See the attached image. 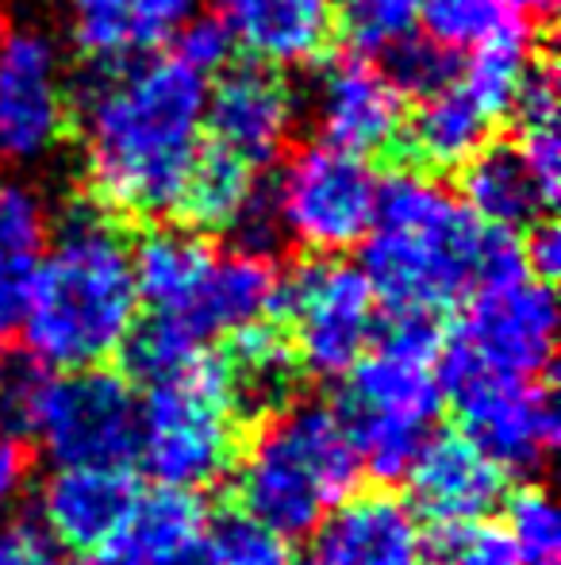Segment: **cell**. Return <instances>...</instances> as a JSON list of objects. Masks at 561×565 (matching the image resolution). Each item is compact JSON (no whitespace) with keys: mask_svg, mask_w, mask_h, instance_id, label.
<instances>
[{"mask_svg":"<svg viewBox=\"0 0 561 565\" xmlns=\"http://www.w3.org/2000/svg\"><path fill=\"white\" fill-rule=\"evenodd\" d=\"M554 4H558V0H524V8H527V12H539V15H550V12H554Z\"/></svg>","mask_w":561,"mask_h":565,"instance_id":"obj_42","label":"cell"},{"mask_svg":"<svg viewBox=\"0 0 561 565\" xmlns=\"http://www.w3.org/2000/svg\"><path fill=\"white\" fill-rule=\"evenodd\" d=\"M0 565H62V546L43 523H12L0 531Z\"/></svg>","mask_w":561,"mask_h":565,"instance_id":"obj_38","label":"cell"},{"mask_svg":"<svg viewBox=\"0 0 561 565\" xmlns=\"http://www.w3.org/2000/svg\"><path fill=\"white\" fill-rule=\"evenodd\" d=\"M208 85L177 58L97 62L77 93L82 162L93 193L116 212L165 216L201 158Z\"/></svg>","mask_w":561,"mask_h":565,"instance_id":"obj_1","label":"cell"},{"mask_svg":"<svg viewBox=\"0 0 561 565\" xmlns=\"http://www.w3.org/2000/svg\"><path fill=\"white\" fill-rule=\"evenodd\" d=\"M231 385L239 408H284V396L292 385V347L270 323H255V328L231 335Z\"/></svg>","mask_w":561,"mask_h":565,"instance_id":"obj_27","label":"cell"},{"mask_svg":"<svg viewBox=\"0 0 561 565\" xmlns=\"http://www.w3.org/2000/svg\"><path fill=\"white\" fill-rule=\"evenodd\" d=\"M77 565H131V562L123 558L116 546H105V551H97V554H85V558L77 562Z\"/></svg>","mask_w":561,"mask_h":565,"instance_id":"obj_41","label":"cell"},{"mask_svg":"<svg viewBox=\"0 0 561 565\" xmlns=\"http://www.w3.org/2000/svg\"><path fill=\"white\" fill-rule=\"evenodd\" d=\"M69 35L93 62H116L136 46V0H66Z\"/></svg>","mask_w":561,"mask_h":565,"instance_id":"obj_30","label":"cell"},{"mask_svg":"<svg viewBox=\"0 0 561 565\" xmlns=\"http://www.w3.org/2000/svg\"><path fill=\"white\" fill-rule=\"evenodd\" d=\"M204 551H208V565H292L284 539L266 531L247 512L219 515L216 523H208Z\"/></svg>","mask_w":561,"mask_h":565,"instance_id":"obj_32","label":"cell"},{"mask_svg":"<svg viewBox=\"0 0 561 565\" xmlns=\"http://www.w3.org/2000/svg\"><path fill=\"white\" fill-rule=\"evenodd\" d=\"M362 458L343 412L331 404L278 408L255 435L239 469V500L250 520L278 539H304L346 497H354Z\"/></svg>","mask_w":561,"mask_h":565,"instance_id":"obj_4","label":"cell"},{"mask_svg":"<svg viewBox=\"0 0 561 565\" xmlns=\"http://www.w3.org/2000/svg\"><path fill=\"white\" fill-rule=\"evenodd\" d=\"M69 124L62 54L46 31H12L0 51V162L46 158Z\"/></svg>","mask_w":561,"mask_h":565,"instance_id":"obj_12","label":"cell"},{"mask_svg":"<svg viewBox=\"0 0 561 565\" xmlns=\"http://www.w3.org/2000/svg\"><path fill=\"white\" fill-rule=\"evenodd\" d=\"M519 250H524V262H527V269H531V277H539V281H547V285L554 281V274L561 269V235L554 224H542L539 220Z\"/></svg>","mask_w":561,"mask_h":565,"instance_id":"obj_39","label":"cell"},{"mask_svg":"<svg viewBox=\"0 0 561 565\" xmlns=\"http://www.w3.org/2000/svg\"><path fill=\"white\" fill-rule=\"evenodd\" d=\"M524 0H420V23L434 46L457 51H481V46L508 43V39H531Z\"/></svg>","mask_w":561,"mask_h":565,"instance_id":"obj_26","label":"cell"},{"mask_svg":"<svg viewBox=\"0 0 561 565\" xmlns=\"http://www.w3.org/2000/svg\"><path fill=\"white\" fill-rule=\"evenodd\" d=\"M496 119L470 97L457 82L423 97L420 113L408 119V147L427 166H457L462 170L481 147Z\"/></svg>","mask_w":561,"mask_h":565,"instance_id":"obj_25","label":"cell"},{"mask_svg":"<svg viewBox=\"0 0 561 565\" xmlns=\"http://www.w3.org/2000/svg\"><path fill=\"white\" fill-rule=\"evenodd\" d=\"M343 31L362 58H385L420 31V0H346Z\"/></svg>","mask_w":561,"mask_h":565,"instance_id":"obj_31","label":"cell"},{"mask_svg":"<svg viewBox=\"0 0 561 565\" xmlns=\"http://www.w3.org/2000/svg\"><path fill=\"white\" fill-rule=\"evenodd\" d=\"M51 377L54 373L28 354L0 362V431H4V439L35 435V419L46 401Z\"/></svg>","mask_w":561,"mask_h":565,"instance_id":"obj_33","label":"cell"},{"mask_svg":"<svg viewBox=\"0 0 561 565\" xmlns=\"http://www.w3.org/2000/svg\"><path fill=\"white\" fill-rule=\"evenodd\" d=\"M500 531L516 565H561V515L542 484H524L504 500Z\"/></svg>","mask_w":561,"mask_h":565,"instance_id":"obj_29","label":"cell"},{"mask_svg":"<svg viewBox=\"0 0 561 565\" xmlns=\"http://www.w3.org/2000/svg\"><path fill=\"white\" fill-rule=\"evenodd\" d=\"M496 231L473 220L454 189L397 170L377 181L374 224L362 238V274L389 316H434L470 297Z\"/></svg>","mask_w":561,"mask_h":565,"instance_id":"obj_3","label":"cell"},{"mask_svg":"<svg viewBox=\"0 0 561 565\" xmlns=\"http://www.w3.org/2000/svg\"><path fill=\"white\" fill-rule=\"evenodd\" d=\"M462 204L473 212L477 224L488 231H519L535 227L550 209L547 193L539 189L535 173L519 158L516 147H481L462 166Z\"/></svg>","mask_w":561,"mask_h":565,"instance_id":"obj_22","label":"cell"},{"mask_svg":"<svg viewBox=\"0 0 561 565\" xmlns=\"http://www.w3.org/2000/svg\"><path fill=\"white\" fill-rule=\"evenodd\" d=\"M312 124L327 147L346 154H381L404 131V97L377 62L350 54L331 58L308 93Z\"/></svg>","mask_w":561,"mask_h":565,"instance_id":"obj_13","label":"cell"},{"mask_svg":"<svg viewBox=\"0 0 561 565\" xmlns=\"http://www.w3.org/2000/svg\"><path fill=\"white\" fill-rule=\"evenodd\" d=\"M201 0H136V46L173 39L196 15Z\"/></svg>","mask_w":561,"mask_h":565,"instance_id":"obj_37","label":"cell"},{"mask_svg":"<svg viewBox=\"0 0 561 565\" xmlns=\"http://www.w3.org/2000/svg\"><path fill=\"white\" fill-rule=\"evenodd\" d=\"M558 335V305L547 281L527 262L481 277L470 308L439 354V381L504 377L539 381L550 370Z\"/></svg>","mask_w":561,"mask_h":565,"instance_id":"obj_6","label":"cell"},{"mask_svg":"<svg viewBox=\"0 0 561 565\" xmlns=\"http://www.w3.org/2000/svg\"><path fill=\"white\" fill-rule=\"evenodd\" d=\"M504 477L465 435H439L423 443L404 481L412 512L439 531H454L485 523L504 504Z\"/></svg>","mask_w":561,"mask_h":565,"instance_id":"obj_16","label":"cell"},{"mask_svg":"<svg viewBox=\"0 0 561 565\" xmlns=\"http://www.w3.org/2000/svg\"><path fill=\"white\" fill-rule=\"evenodd\" d=\"M377 178L366 158L327 142L296 150L270 189L278 231L315 258H335L366 238L374 224Z\"/></svg>","mask_w":561,"mask_h":565,"instance_id":"obj_8","label":"cell"},{"mask_svg":"<svg viewBox=\"0 0 561 565\" xmlns=\"http://www.w3.org/2000/svg\"><path fill=\"white\" fill-rule=\"evenodd\" d=\"M35 439L58 466H123L136 458L139 396L116 370H74L51 377Z\"/></svg>","mask_w":561,"mask_h":565,"instance_id":"obj_10","label":"cell"},{"mask_svg":"<svg viewBox=\"0 0 561 565\" xmlns=\"http://www.w3.org/2000/svg\"><path fill=\"white\" fill-rule=\"evenodd\" d=\"M231 51H235V39H231V31H227L224 15L196 12L193 20L173 35V58L201 77L219 74V70L231 62Z\"/></svg>","mask_w":561,"mask_h":565,"instance_id":"obj_35","label":"cell"},{"mask_svg":"<svg viewBox=\"0 0 561 565\" xmlns=\"http://www.w3.org/2000/svg\"><path fill=\"white\" fill-rule=\"evenodd\" d=\"M224 23L258 66L315 62L335 31L331 0H224Z\"/></svg>","mask_w":561,"mask_h":565,"instance_id":"obj_20","label":"cell"},{"mask_svg":"<svg viewBox=\"0 0 561 565\" xmlns=\"http://www.w3.org/2000/svg\"><path fill=\"white\" fill-rule=\"evenodd\" d=\"M136 500L128 466H54L39 492V523L66 551L97 554L116 543Z\"/></svg>","mask_w":561,"mask_h":565,"instance_id":"obj_15","label":"cell"},{"mask_svg":"<svg viewBox=\"0 0 561 565\" xmlns=\"http://www.w3.org/2000/svg\"><path fill=\"white\" fill-rule=\"evenodd\" d=\"M281 305V274L273 269L270 254L231 250L216 254L208 274L201 277L193 300L177 316H158L170 320L181 335L196 347H208L212 339H231L255 323H270V312Z\"/></svg>","mask_w":561,"mask_h":565,"instance_id":"obj_17","label":"cell"},{"mask_svg":"<svg viewBox=\"0 0 561 565\" xmlns=\"http://www.w3.org/2000/svg\"><path fill=\"white\" fill-rule=\"evenodd\" d=\"M235 416L239 401L231 370L224 358L201 350L177 373L147 385V401H139L136 458L162 489L201 492L235 466Z\"/></svg>","mask_w":561,"mask_h":565,"instance_id":"obj_5","label":"cell"},{"mask_svg":"<svg viewBox=\"0 0 561 565\" xmlns=\"http://www.w3.org/2000/svg\"><path fill=\"white\" fill-rule=\"evenodd\" d=\"M46 243L51 212L43 193L12 173H0V342L20 335Z\"/></svg>","mask_w":561,"mask_h":565,"instance_id":"obj_21","label":"cell"},{"mask_svg":"<svg viewBox=\"0 0 561 565\" xmlns=\"http://www.w3.org/2000/svg\"><path fill=\"white\" fill-rule=\"evenodd\" d=\"M204 535H208V508L201 492L158 484L154 492H139L128 523L108 546H116L131 565H165L201 551Z\"/></svg>","mask_w":561,"mask_h":565,"instance_id":"obj_23","label":"cell"},{"mask_svg":"<svg viewBox=\"0 0 561 565\" xmlns=\"http://www.w3.org/2000/svg\"><path fill=\"white\" fill-rule=\"evenodd\" d=\"M292 320V347L315 377H346L377 335V297L350 262L312 258L281 281V305Z\"/></svg>","mask_w":561,"mask_h":565,"instance_id":"obj_9","label":"cell"},{"mask_svg":"<svg viewBox=\"0 0 561 565\" xmlns=\"http://www.w3.org/2000/svg\"><path fill=\"white\" fill-rule=\"evenodd\" d=\"M420 515L389 492L346 497L312 531V565H423Z\"/></svg>","mask_w":561,"mask_h":565,"instance_id":"obj_18","label":"cell"},{"mask_svg":"<svg viewBox=\"0 0 561 565\" xmlns=\"http://www.w3.org/2000/svg\"><path fill=\"white\" fill-rule=\"evenodd\" d=\"M212 250L196 231L185 227H154L131 246V269H136L139 300L154 308V316H177L193 300L201 277L208 274Z\"/></svg>","mask_w":561,"mask_h":565,"instance_id":"obj_24","label":"cell"},{"mask_svg":"<svg viewBox=\"0 0 561 565\" xmlns=\"http://www.w3.org/2000/svg\"><path fill=\"white\" fill-rule=\"evenodd\" d=\"M439 558L442 565H516L504 531L488 523L439 531Z\"/></svg>","mask_w":561,"mask_h":565,"instance_id":"obj_36","label":"cell"},{"mask_svg":"<svg viewBox=\"0 0 561 565\" xmlns=\"http://www.w3.org/2000/svg\"><path fill=\"white\" fill-rule=\"evenodd\" d=\"M139 323L131 243L108 212L66 209L35 269L20 335L46 370H97L123 350Z\"/></svg>","mask_w":561,"mask_h":565,"instance_id":"obj_2","label":"cell"},{"mask_svg":"<svg viewBox=\"0 0 561 565\" xmlns=\"http://www.w3.org/2000/svg\"><path fill=\"white\" fill-rule=\"evenodd\" d=\"M385 74H389V82L397 85L400 97H431V93L446 89L450 82H454L457 74V62L450 51H442V46H434L431 39H408V43L392 46L389 54H385Z\"/></svg>","mask_w":561,"mask_h":565,"instance_id":"obj_34","label":"cell"},{"mask_svg":"<svg viewBox=\"0 0 561 565\" xmlns=\"http://www.w3.org/2000/svg\"><path fill=\"white\" fill-rule=\"evenodd\" d=\"M177 212H185L196 227L235 235L239 250L270 254L273 238L281 235L270 209V189L258 185L250 166L219 147L201 150Z\"/></svg>","mask_w":561,"mask_h":565,"instance_id":"obj_19","label":"cell"},{"mask_svg":"<svg viewBox=\"0 0 561 565\" xmlns=\"http://www.w3.org/2000/svg\"><path fill=\"white\" fill-rule=\"evenodd\" d=\"M442 335L434 316H389L377 347L346 373L343 419L350 439L358 435H420L431 439V424L442 412L439 381Z\"/></svg>","mask_w":561,"mask_h":565,"instance_id":"obj_7","label":"cell"},{"mask_svg":"<svg viewBox=\"0 0 561 565\" xmlns=\"http://www.w3.org/2000/svg\"><path fill=\"white\" fill-rule=\"evenodd\" d=\"M462 416V431L500 473H535L558 447V404L539 381L454 377L442 381Z\"/></svg>","mask_w":561,"mask_h":565,"instance_id":"obj_11","label":"cell"},{"mask_svg":"<svg viewBox=\"0 0 561 565\" xmlns=\"http://www.w3.org/2000/svg\"><path fill=\"white\" fill-rule=\"evenodd\" d=\"M531 66H535L531 39H508V43L470 51L465 66H457L454 82L496 119V116L511 113V105H516Z\"/></svg>","mask_w":561,"mask_h":565,"instance_id":"obj_28","label":"cell"},{"mask_svg":"<svg viewBox=\"0 0 561 565\" xmlns=\"http://www.w3.org/2000/svg\"><path fill=\"white\" fill-rule=\"evenodd\" d=\"M216 147L250 170L273 166L296 127V97L270 66H224L204 100Z\"/></svg>","mask_w":561,"mask_h":565,"instance_id":"obj_14","label":"cell"},{"mask_svg":"<svg viewBox=\"0 0 561 565\" xmlns=\"http://www.w3.org/2000/svg\"><path fill=\"white\" fill-rule=\"evenodd\" d=\"M8 35H12V28H8V12H4V4H0V51H4Z\"/></svg>","mask_w":561,"mask_h":565,"instance_id":"obj_43","label":"cell"},{"mask_svg":"<svg viewBox=\"0 0 561 565\" xmlns=\"http://www.w3.org/2000/svg\"><path fill=\"white\" fill-rule=\"evenodd\" d=\"M23 484H28V458H23L20 443L0 435V515L20 500Z\"/></svg>","mask_w":561,"mask_h":565,"instance_id":"obj_40","label":"cell"}]
</instances>
